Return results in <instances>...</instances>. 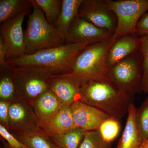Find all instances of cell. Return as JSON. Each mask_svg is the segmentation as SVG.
Returning <instances> with one entry per match:
<instances>
[{"mask_svg": "<svg viewBox=\"0 0 148 148\" xmlns=\"http://www.w3.org/2000/svg\"><path fill=\"white\" fill-rule=\"evenodd\" d=\"M71 108L76 127L86 131L98 130L102 123L110 117L103 111L80 101L73 103Z\"/></svg>", "mask_w": 148, "mask_h": 148, "instance_id": "obj_11", "label": "cell"}, {"mask_svg": "<svg viewBox=\"0 0 148 148\" xmlns=\"http://www.w3.org/2000/svg\"><path fill=\"white\" fill-rule=\"evenodd\" d=\"M88 43H67L60 46L25 54L7 61L12 66H33L49 70L53 73H71L74 63Z\"/></svg>", "mask_w": 148, "mask_h": 148, "instance_id": "obj_2", "label": "cell"}, {"mask_svg": "<svg viewBox=\"0 0 148 148\" xmlns=\"http://www.w3.org/2000/svg\"><path fill=\"white\" fill-rule=\"evenodd\" d=\"M31 8V0H1L0 23L2 24L21 13L29 12Z\"/></svg>", "mask_w": 148, "mask_h": 148, "instance_id": "obj_18", "label": "cell"}, {"mask_svg": "<svg viewBox=\"0 0 148 148\" xmlns=\"http://www.w3.org/2000/svg\"><path fill=\"white\" fill-rule=\"evenodd\" d=\"M77 16L114 34L117 26L116 16L106 0H83Z\"/></svg>", "mask_w": 148, "mask_h": 148, "instance_id": "obj_8", "label": "cell"}, {"mask_svg": "<svg viewBox=\"0 0 148 148\" xmlns=\"http://www.w3.org/2000/svg\"><path fill=\"white\" fill-rule=\"evenodd\" d=\"M36 106L38 114L42 122L53 117L64 107L50 89L39 96Z\"/></svg>", "mask_w": 148, "mask_h": 148, "instance_id": "obj_17", "label": "cell"}, {"mask_svg": "<svg viewBox=\"0 0 148 148\" xmlns=\"http://www.w3.org/2000/svg\"><path fill=\"white\" fill-rule=\"evenodd\" d=\"M116 39L114 34L106 40L87 46L77 57L70 74L81 83L90 80H109L106 58Z\"/></svg>", "mask_w": 148, "mask_h": 148, "instance_id": "obj_3", "label": "cell"}, {"mask_svg": "<svg viewBox=\"0 0 148 148\" xmlns=\"http://www.w3.org/2000/svg\"><path fill=\"white\" fill-rule=\"evenodd\" d=\"M120 129L119 121L109 117L102 123L97 131L104 141L111 143L118 136Z\"/></svg>", "mask_w": 148, "mask_h": 148, "instance_id": "obj_22", "label": "cell"}, {"mask_svg": "<svg viewBox=\"0 0 148 148\" xmlns=\"http://www.w3.org/2000/svg\"><path fill=\"white\" fill-rule=\"evenodd\" d=\"M21 143L29 148H56L54 144L44 136L38 134L24 136Z\"/></svg>", "mask_w": 148, "mask_h": 148, "instance_id": "obj_24", "label": "cell"}, {"mask_svg": "<svg viewBox=\"0 0 148 148\" xmlns=\"http://www.w3.org/2000/svg\"><path fill=\"white\" fill-rule=\"evenodd\" d=\"M114 34L77 16L72 22L66 41L68 43L90 44L99 42Z\"/></svg>", "mask_w": 148, "mask_h": 148, "instance_id": "obj_10", "label": "cell"}, {"mask_svg": "<svg viewBox=\"0 0 148 148\" xmlns=\"http://www.w3.org/2000/svg\"><path fill=\"white\" fill-rule=\"evenodd\" d=\"M7 50L3 40L0 36V66L1 69H5L7 68Z\"/></svg>", "mask_w": 148, "mask_h": 148, "instance_id": "obj_31", "label": "cell"}, {"mask_svg": "<svg viewBox=\"0 0 148 148\" xmlns=\"http://www.w3.org/2000/svg\"><path fill=\"white\" fill-rule=\"evenodd\" d=\"M140 51L143 59V91L148 94V35L141 37Z\"/></svg>", "mask_w": 148, "mask_h": 148, "instance_id": "obj_25", "label": "cell"}, {"mask_svg": "<svg viewBox=\"0 0 148 148\" xmlns=\"http://www.w3.org/2000/svg\"><path fill=\"white\" fill-rule=\"evenodd\" d=\"M139 148H148V140L144 141Z\"/></svg>", "mask_w": 148, "mask_h": 148, "instance_id": "obj_32", "label": "cell"}, {"mask_svg": "<svg viewBox=\"0 0 148 148\" xmlns=\"http://www.w3.org/2000/svg\"><path fill=\"white\" fill-rule=\"evenodd\" d=\"M31 1L32 12L29 14L27 29L24 32L26 54L65 44L66 40L64 37L54 25L48 22L34 0Z\"/></svg>", "mask_w": 148, "mask_h": 148, "instance_id": "obj_4", "label": "cell"}, {"mask_svg": "<svg viewBox=\"0 0 148 148\" xmlns=\"http://www.w3.org/2000/svg\"><path fill=\"white\" fill-rule=\"evenodd\" d=\"M6 148H12V147H10V146H7V147Z\"/></svg>", "mask_w": 148, "mask_h": 148, "instance_id": "obj_33", "label": "cell"}, {"mask_svg": "<svg viewBox=\"0 0 148 148\" xmlns=\"http://www.w3.org/2000/svg\"><path fill=\"white\" fill-rule=\"evenodd\" d=\"M12 79L18 92L30 98L40 96L48 90L53 73L47 69L33 66L8 65Z\"/></svg>", "mask_w": 148, "mask_h": 148, "instance_id": "obj_6", "label": "cell"}, {"mask_svg": "<svg viewBox=\"0 0 148 148\" xmlns=\"http://www.w3.org/2000/svg\"><path fill=\"white\" fill-rule=\"evenodd\" d=\"M0 135L8 143V145L12 148H29L23 143L17 140L8 132L2 125H0Z\"/></svg>", "mask_w": 148, "mask_h": 148, "instance_id": "obj_28", "label": "cell"}, {"mask_svg": "<svg viewBox=\"0 0 148 148\" xmlns=\"http://www.w3.org/2000/svg\"><path fill=\"white\" fill-rule=\"evenodd\" d=\"M86 132L75 127L61 135L50 137L56 148H79Z\"/></svg>", "mask_w": 148, "mask_h": 148, "instance_id": "obj_19", "label": "cell"}, {"mask_svg": "<svg viewBox=\"0 0 148 148\" xmlns=\"http://www.w3.org/2000/svg\"><path fill=\"white\" fill-rule=\"evenodd\" d=\"M15 85L11 77L5 76L0 81V97L3 100H8L12 98L15 93Z\"/></svg>", "mask_w": 148, "mask_h": 148, "instance_id": "obj_26", "label": "cell"}, {"mask_svg": "<svg viewBox=\"0 0 148 148\" xmlns=\"http://www.w3.org/2000/svg\"><path fill=\"white\" fill-rule=\"evenodd\" d=\"M136 109L133 103L130 106L124 129L115 148H139L143 144L135 122Z\"/></svg>", "mask_w": 148, "mask_h": 148, "instance_id": "obj_14", "label": "cell"}, {"mask_svg": "<svg viewBox=\"0 0 148 148\" xmlns=\"http://www.w3.org/2000/svg\"><path fill=\"white\" fill-rule=\"evenodd\" d=\"M136 34L140 37L148 35V12H146L138 22Z\"/></svg>", "mask_w": 148, "mask_h": 148, "instance_id": "obj_29", "label": "cell"}, {"mask_svg": "<svg viewBox=\"0 0 148 148\" xmlns=\"http://www.w3.org/2000/svg\"><path fill=\"white\" fill-rule=\"evenodd\" d=\"M134 98L109 80H90L81 83L79 101L117 120L127 114Z\"/></svg>", "mask_w": 148, "mask_h": 148, "instance_id": "obj_1", "label": "cell"}, {"mask_svg": "<svg viewBox=\"0 0 148 148\" xmlns=\"http://www.w3.org/2000/svg\"><path fill=\"white\" fill-rule=\"evenodd\" d=\"M50 136L61 135L75 128L71 106H64L50 119L42 122Z\"/></svg>", "mask_w": 148, "mask_h": 148, "instance_id": "obj_15", "label": "cell"}, {"mask_svg": "<svg viewBox=\"0 0 148 148\" xmlns=\"http://www.w3.org/2000/svg\"><path fill=\"white\" fill-rule=\"evenodd\" d=\"M141 45V37L136 34H127L116 39L107 53L106 63L108 69L139 51Z\"/></svg>", "mask_w": 148, "mask_h": 148, "instance_id": "obj_13", "label": "cell"}, {"mask_svg": "<svg viewBox=\"0 0 148 148\" xmlns=\"http://www.w3.org/2000/svg\"><path fill=\"white\" fill-rule=\"evenodd\" d=\"M28 12L21 13L1 24L0 36L2 38L6 47L7 59L18 58L26 54L24 32L22 25Z\"/></svg>", "mask_w": 148, "mask_h": 148, "instance_id": "obj_9", "label": "cell"}, {"mask_svg": "<svg viewBox=\"0 0 148 148\" xmlns=\"http://www.w3.org/2000/svg\"><path fill=\"white\" fill-rule=\"evenodd\" d=\"M135 122L143 142L148 140V95L140 107L136 109Z\"/></svg>", "mask_w": 148, "mask_h": 148, "instance_id": "obj_21", "label": "cell"}, {"mask_svg": "<svg viewBox=\"0 0 148 148\" xmlns=\"http://www.w3.org/2000/svg\"><path fill=\"white\" fill-rule=\"evenodd\" d=\"M10 105L3 101L0 102V119L1 121L7 125L9 121V110Z\"/></svg>", "mask_w": 148, "mask_h": 148, "instance_id": "obj_30", "label": "cell"}, {"mask_svg": "<svg viewBox=\"0 0 148 148\" xmlns=\"http://www.w3.org/2000/svg\"><path fill=\"white\" fill-rule=\"evenodd\" d=\"M79 148H112L111 143H107L97 130L86 131Z\"/></svg>", "mask_w": 148, "mask_h": 148, "instance_id": "obj_23", "label": "cell"}, {"mask_svg": "<svg viewBox=\"0 0 148 148\" xmlns=\"http://www.w3.org/2000/svg\"><path fill=\"white\" fill-rule=\"evenodd\" d=\"M109 81L129 95L143 91V59L140 50L108 69Z\"/></svg>", "mask_w": 148, "mask_h": 148, "instance_id": "obj_5", "label": "cell"}, {"mask_svg": "<svg viewBox=\"0 0 148 148\" xmlns=\"http://www.w3.org/2000/svg\"><path fill=\"white\" fill-rule=\"evenodd\" d=\"M83 0H62V8L54 27L67 39L72 22L77 16Z\"/></svg>", "mask_w": 148, "mask_h": 148, "instance_id": "obj_16", "label": "cell"}, {"mask_svg": "<svg viewBox=\"0 0 148 148\" xmlns=\"http://www.w3.org/2000/svg\"><path fill=\"white\" fill-rule=\"evenodd\" d=\"M49 88L64 106H71L79 101L81 83L70 73L53 75Z\"/></svg>", "mask_w": 148, "mask_h": 148, "instance_id": "obj_12", "label": "cell"}, {"mask_svg": "<svg viewBox=\"0 0 148 148\" xmlns=\"http://www.w3.org/2000/svg\"><path fill=\"white\" fill-rule=\"evenodd\" d=\"M27 116V112L21 104L15 103L10 105L9 110V121L14 124H18L24 121Z\"/></svg>", "mask_w": 148, "mask_h": 148, "instance_id": "obj_27", "label": "cell"}, {"mask_svg": "<svg viewBox=\"0 0 148 148\" xmlns=\"http://www.w3.org/2000/svg\"><path fill=\"white\" fill-rule=\"evenodd\" d=\"M35 2L42 11L48 22L54 25L62 8L61 0H34Z\"/></svg>", "mask_w": 148, "mask_h": 148, "instance_id": "obj_20", "label": "cell"}, {"mask_svg": "<svg viewBox=\"0 0 148 148\" xmlns=\"http://www.w3.org/2000/svg\"><path fill=\"white\" fill-rule=\"evenodd\" d=\"M106 1L116 16L117 26L114 34L116 39L127 34H136L138 22L148 10V0Z\"/></svg>", "mask_w": 148, "mask_h": 148, "instance_id": "obj_7", "label": "cell"}]
</instances>
